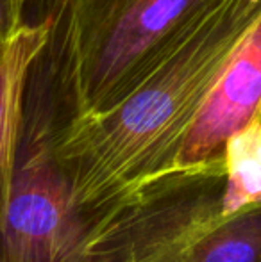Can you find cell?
<instances>
[{
	"instance_id": "52a82bcc",
	"label": "cell",
	"mask_w": 261,
	"mask_h": 262,
	"mask_svg": "<svg viewBox=\"0 0 261 262\" xmlns=\"http://www.w3.org/2000/svg\"><path fill=\"white\" fill-rule=\"evenodd\" d=\"M227 182L224 214L261 202V121L234 134L226 145Z\"/></svg>"
},
{
	"instance_id": "8992f818",
	"label": "cell",
	"mask_w": 261,
	"mask_h": 262,
	"mask_svg": "<svg viewBox=\"0 0 261 262\" xmlns=\"http://www.w3.org/2000/svg\"><path fill=\"white\" fill-rule=\"evenodd\" d=\"M45 25L27 24L0 52V214L7 209L24 127L27 72L45 41Z\"/></svg>"
},
{
	"instance_id": "5b68a950",
	"label": "cell",
	"mask_w": 261,
	"mask_h": 262,
	"mask_svg": "<svg viewBox=\"0 0 261 262\" xmlns=\"http://www.w3.org/2000/svg\"><path fill=\"white\" fill-rule=\"evenodd\" d=\"M261 116V14L198 111L177 159L179 168L222 157L226 145Z\"/></svg>"
},
{
	"instance_id": "6da1fadb",
	"label": "cell",
	"mask_w": 261,
	"mask_h": 262,
	"mask_svg": "<svg viewBox=\"0 0 261 262\" xmlns=\"http://www.w3.org/2000/svg\"><path fill=\"white\" fill-rule=\"evenodd\" d=\"M259 14L261 0H220L126 100L50 143L88 227L177 169L198 111Z\"/></svg>"
},
{
	"instance_id": "3957f363",
	"label": "cell",
	"mask_w": 261,
	"mask_h": 262,
	"mask_svg": "<svg viewBox=\"0 0 261 262\" xmlns=\"http://www.w3.org/2000/svg\"><path fill=\"white\" fill-rule=\"evenodd\" d=\"M118 262H261V202L224 214L213 187H167L127 217Z\"/></svg>"
},
{
	"instance_id": "7a4b0ae2",
	"label": "cell",
	"mask_w": 261,
	"mask_h": 262,
	"mask_svg": "<svg viewBox=\"0 0 261 262\" xmlns=\"http://www.w3.org/2000/svg\"><path fill=\"white\" fill-rule=\"evenodd\" d=\"M220 0H34L45 41L27 72L20 145L113 109Z\"/></svg>"
},
{
	"instance_id": "277c9868",
	"label": "cell",
	"mask_w": 261,
	"mask_h": 262,
	"mask_svg": "<svg viewBox=\"0 0 261 262\" xmlns=\"http://www.w3.org/2000/svg\"><path fill=\"white\" fill-rule=\"evenodd\" d=\"M88 223L50 145H20L0 227V262H84Z\"/></svg>"
},
{
	"instance_id": "ba28073f",
	"label": "cell",
	"mask_w": 261,
	"mask_h": 262,
	"mask_svg": "<svg viewBox=\"0 0 261 262\" xmlns=\"http://www.w3.org/2000/svg\"><path fill=\"white\" fill-rule=\"evenodd\" d=\"M29 0H0V52L27 25Z\"/></svg>"
},
{
	"instance_id": "9c48e42d",
	"label": "cell",
	"mask_w": 261,
	"mask_h": 262,
	"mask_svg": "<svg viewBox=\"0 0 261 262\" xmlns=\"http://www.w3.org/2000/svg\"><path fill=\"white\" fill-rule=\"evenodd\" d=\"M259 121H261V116H259Z\"/></svg>"
}]
</instances>
